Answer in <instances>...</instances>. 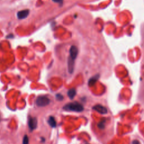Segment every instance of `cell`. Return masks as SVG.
I'll use <instances>...</instances> for the list:
<instances>
[{
    "label": "cell",
    "instance_id": "cell-1",
    "mask_svg": "<svg viewBox=\"0 0 144 144\" xmlns=\"http://www.w3.org/2000/svg\"><path fill=\"white\" fill-rule=\"evenodd\" d=\"M70 55L68 58V70L70 73H72L74 70V62L75 59H76L78 53V48L75 46H72L70 48Z\"/></svg>",
    "mask_w": 144,
    "mask_h": 144
},
{
    "label": "cell",
    "instance_id": "cell-2",
    "mask_svg": "<svg viewBox=\"0 0 144 144\" xmlns=\"http://www.w3.org/2000/svg\"><path fill=\"white\" fill-rule=\"evenodd\" d=\"M64 109L67 111H72L75 112H81L83 110V106L82 105L77 102H70L65 105L64 106Z\"/></svg>",
    "mask_w": 144,
    "mask_h": 144
},
{
    "label": "cell",
    "instance_id": "cell-3",
    "mask_svg": "<svg viewBox=\"0 0 144 144\" xmlns=\"http://www.w3.org/2000/svg\"><path fill=\"white\" fill-rule=\"evenodd\" d=\"M50 102V100L48 97L45 96H41L37 97L36 103L38 106L44 107L48 105Z\"/></svg>",
    "mask_w": 144,
    "mask_h": 144
},
{
    "label": "cell",
    "instance_id": "cell-4",
    "mask_svg": "<svg viewBox=\"0 0 144 144\" xmlns=\"http://www.w3.org/2000/svg\"><path fill=\"white\" fill-rule=\"evenodd\" d=\"M28 126L31 131H33L36 128L37 126V120L35 117H29L28 119Z\"/></svg>",
    "mask_w": 144,
    "mask_h": 144
},
{
    "label": "cell",
    "instance_id": "cell-5",
    "mask_svg": "<svg viewBox=\"0 0 144 144\" xmlns=\"http://www.w3.org/2000/svg\"><path fill=\"white\" fill-rule=\"evenodd\" d=\"M29 14V10L28 9H24L23 10L19 11L17 13V17L19 19H24L27 18Z\"/></svg>",
    "mask_w": 144,
    "mask_h": 144
},
{
    "label": "cell",
    "instance_id": "cell-6",
    "mask_svg": "<svg viewBox=\"0 0 144 144\" xmlns=\"http://www.w3.org/2000/svg\"><path fill=\"white\" fill-rule=\"evenodd\" d=\"M93 109L95 111L102 114H105L108 113V110L105 107L101 105H96L94 107Z\"/></svg>",
    "mask_w": 144,
    "mask_h": 144
},
{
    "label": "cell",
    "instance_id": "cell-7",
    "mask_svg": "<svg viewBox=\"0 0 144 144\" xmlns=\"http://www.w3.org/2000/svg\"><path fill=\"white\" fill-rule=\"evenodd\" d=\"M75 95H76V90L75 89L73 88V89H70L68 92V96L70 99H73L75 97Z\"/></svg>",
    "mask_w": 144,
    "mask_h": 144
},
{
    "label": "cell",
    "instance_id": "cell-8",
    "mask_svg": "<svg viewBox=\"0 0 144 144\" xmlns=\"http://www.w3.org/2000/svg\"><path fill=\"white\" fill-rule=\"evenodd\" d=\"M48 123L50 124V126L53 128H54L56 126V122L55 119L53 117H50L48 120Z\"/></svg>",
    "mask_w": 144,
    "mask_h": 144
},
{
    "label": "cell",
    "instance_id": "cell-9",
    "mask_svg": "<svg viewBox=\"0 0 144 144\" xmlns=\"http://www.w3.org/2000/svg\"><path fill=\"white\" fill-rule=\"evenodd\" d=\"M99 78V76L98 75H96V76H95L94 77H92V78H91L90 79L89 82V84L90 86H92V85H94L96 82L97 80Z\"/></svg>",
    "mask_w": 144,
    "mask_h": 144
},
{
    "label": "cell",
    "instance_id": "cell-10",
    "mask_svg": "<svg viewBox=\"0 0 144 144\" xmlns=\"http://www.w3.org/2000/svg\"><path fill=\"white\" fill-rule=\"evenodd\" d=\"M23 144H29V138L27 135H25L24 136Z\"/></svg>",
    "mask_w": 144,
    "mask_h": 144
},
{
    "label": "cell",
    "instance_id": "cell-11",
    "mask_svg": "<svg viewBox=\"0 0 144 144\" xmlns=\"http://www.w3.org/2000/svg\"><path fill=\"white\" fill-rule=\"evenodd\" d=\"M56 98L57 100L61 101V100H63V96L61 94H57L56 95Z\"/></svg>",
    "mask_w": 144,
    "mask_h": 144
},
{
    "label": "cell",
    "instance_id": "cell-12",
    "mask_svg": "<svg viewBox=\"0 0 144 144\" xmlns=\"http://www.w3.org/2000/svg\"><path fill=\"white\" fill-rule=\"evenodd\" d=\"M99 127L100 128H101V129L104 128V121L101 122H100L99 123Z\"/></svg>",
    "mask_w": 144,
    "mask_h": 144
},
{
    "label": "cell",
    "instance_id": "cell-13",
    "mask_svg": "<svg viewBox=\"0 0 144 144\" xmlns=\"http://www.w3.org/2000/svg\"><path fill=\"white\" fill-rule=\"evenodd\" d=\"M53 2H57V3H59V4H62L63 2V0H52Z\"/></svg>",
    "mask_w": 144,
    "mask_h": 144
},
{
    "label": "cell",
    "instance_id": "cell-14",
    "mask_svg": "<svg viewBox=\"0 0 144 144\" xmlns=\"http://www.w3.org/2000/svg\"><path fill=\"white\" fill-rule=\"evenodd\" d=\"M132 144H140V142H139V141L137 140H135L133 141Z\"/></svg>",
    "mask_w": 144,
    "mask_h": 144
}]
</instances>
